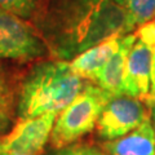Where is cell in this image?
Returning a JSON list of instances; mask_svg holds the SVG:
<instances>
[{
  "label": "cell",
  "instance_id": "obj_1",
  "mask_svg": "<svg viewBox=\"0 0 155 155\" xmlns=\"http://www.w3.org/2000/svg\"><path fill=\"white\" fill-rule=\"evenodd\" d=\"M51 56L71 61L93 45L136 31L113 0H47L32 22Z\"/></svg>",
  "mask_w": 155,
  "mask_h": 155
},
{
  "label": "cell",
  "instance_id": "obj_2",
  "mask_svg": "<svg viewBox=\"0 0 155 155\" xmlns=\"http://www.w3.org/2000/svg\"><path fill=\"white\" fill-rule=\"evenodd\" d=\"M85 83L67 61L49 57L34 62L18 79L17 119L61 113Z\"/></svg>",
  "mask_w": 155,
  "mask_h": 155
},
{
  "label": "cell",
  "instance_id": "obj_3",
  "mask_svg": "<svg viewBox=\"0 0 155 155\" xmlns=\"http://www.w3.org/2000/svg\"><path fill=\"white\" fill-rule=\"evenodd\" d=\"M111 96L97 84L87 81L74 101L58 113L49 142L60 150L76 142L83 136L96 129L101 114Z\"/></svg>",
  "mask_w": 155,
  "mask_h": 155
},
{
  "label": "cell",
  "instance_id": "obj_4",
  "mask_svg": "<svg viewBox=\"0 0 155 155\" xmlns=\"http://www.w3.org/2000/svg\"><path fill=\"white\" fill-rule=\"evenodd\" d=\"M51 51L32 22L0 8V61L36 62Z\"/></svg>",
  "mask_w": 155,
  "mask_h": 155
},
{
  "label": "cell",
  "instance_id": "obj_5",
  "mask_svg": "<svg viewBox=\"0 0 155 155\" xmlns=\"http://www.w3.org/2000/svg\"><path fill=\"white\" fill-rule=\"evenodd\" d=\"M150 118V109L141 100L120 94L111 97L96 125L104 141H113L132 132Z\"/></svg>",
  "mask_w": 155,
  "mask_h": 155
},
{
  "label": "cell",
  "instance_id": "obj_6",
  "mask_svg": "<svg viewBox=\"0 0 155 155\" xmlns=\"http://www.w3.org/2000/svg\"><path fill=\"white\" fill-rule=\"evenodd\" d=\"M57 115L17 119L12 129L2 137L0 155H41L51 140Z\"/></svg>",
  "mask_w": 155,
  "mask_h": 155
},
{
  "label": "cell",
  "instance_id": "obj_7",
  "mask_svg": "<svg viewBox=\"0 0 155 155\" xmlns=\"http://www.w3.org/2000/svg\"><path fill=\"white\" fill-rule=\"evenodd\" d=\"M151 85V52L150 48L137 38L130 48L125 65L122 94L146 102Z\"/></svg>",
  "mask_w": 155,
  "mask_h": 155
},
{
  "label": "cell",
  "instance_id": "obj_8",
  "mask_svg": "<svg viewBox=\"0 0 155 155\" xmlns=\"http://www.w3.org/2000/svg\"><path fill=\"white\" fill-rule=\"evenodd\" d=\"M124 35H116L93 45L81 54L71 60L70 66L76 75L89 83L96 84L101 71L107 64L111 56L118 51Z\"/></svg>",
  "mask_w": 155,
  "mask_h": 155
},
{
  "label": "cell",
  "instance_id": "obj_9",
  "mask_svg": "<svg viewBox=\"0 0 155 155\" xmlns=\"http://www.w3.org/2000/svg\"><path fill=\"white\" fill-rule=\"evenodd\" d=\"M102 150L109 155H155V130L151 119H146L123 137L105 141Z\"/></svg>",
  "mask_w": 155,
  "mask_h": 155
},
{
  "label": "cell",
  "instance_id": "obj_10",
  "mask_svg": "<svg viewBox=\"0 0 155 155\" xmlns=\"http://www.w3.org/2000/svg\"><path fill=\"white\" fill-rule=\"evenodd\" d=\"M136 40H137L136 31L123 36L118 51L111 56V58L105 65L98 79L96 81V84L100 88H102L111 96L122 94V84H123L125 65H127V58L130 48L133 47Z\"/></svg>",
  "mask_w": 155,
  "mask_h": 155
},
{
  "label": "cell",
  "instance_id": "obj_11",
  "mask_svg": "<svg viewBox=\"0 0 155 155\" xmlns=\"http://www.w3.org/2000/svg\"><path fill=\"white\" fill-rule=\"evenodd\" d=\"M18 79L0 61V137L5 136L17 122Z\"/></svg>",
  "mask_w": 155,
  "mask_h": 155
},
{
  "label": "cell",
  "instance_id": "obj_12",
  "mask_svg": "<svg viewBox=\"0 0 155 155\" xmlns=\"http://www.w3.org/2000/svg\"><path fill=\"white\" fill-rule=\"evenodd\" d=\"M134 28L155 19V0H113Z\"/></svg>",
  "mask_w": 155,
  "mask_h": 155
},
{
  "label": "cell",
  "instance_id": "obj_13",
  "mask_svg": "<svg viewBox=\"0 0 155 155\" xmlns=\"http://www.w3.org/2000/svg\"><path fill=\"white\" fill-rule=\"evenodd\" d=\"M45 3L47 0H0V8L34 22L44 8Z\"/></svg>",
  "mask_w": 155,
  "mask_h": 155
},
{
  "label": "cell",
  "instance_id": "obj_14",
  "mask_svg": "<svg viewBox=\"0 0 155 155\" xmlns=\"http://www.w3.org/2000/svg\"><path fill=\"white\" fill-rule=\"evenodd\" d=\"M53 155H109L102 149H97L93 146H85V145H78V146H67L60 149Z\"/></svg>",
  "mask_w": 155,
  "mask_h": 155
},
{
  "label": "cell",
  "instance_id": "obj_15",
  "mask_svg": "<svg viewBox=\"0 0 155 155\" xmlns=\"http://www.w3.org/2000/svg\"><path fill=\"white\" fill-rule=\"evenodd\" d=\"M151 52V85H150V96L146 101V105H151L155 102V44L150 47Z\"/></svg>",
  "mask_w": 155,
  "mask_h": 155
},
{
  "label": "cell",
  "instance_id": "obj_16",
  "mask_svg": "<svg viewBox=\"0 0 155 155\" xmlns=\"http://www.w3.org/2000/svg\"><path fill=\"white\" fill-rule=\"evenodd\" d=\"M149 109H150V119H151L153 127H154V130H155V102L149 105Z\"/></svg>",
  "mask_w": 155,
  "mask_h": 155
},
{
  "label": "cell",
  "instance_id": "obj_17",
  "mask_svg": "<svg viewBox=\"0 0 155 155\" xmlns=\"http://www.w3.org/2000/svg\"><path fill=\"white\" fill-rule=\"evenodd\" d=\"M0 149H2V137H0Z\"/></svg>",
  "mask_w": 155,
  "mask_h": 155
}]
</instances>
